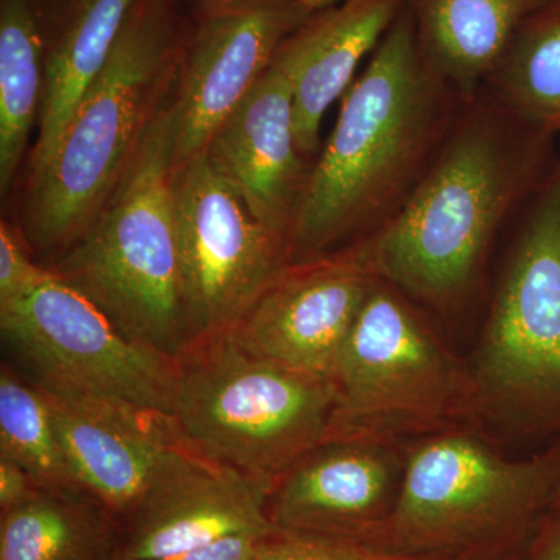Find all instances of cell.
I'll return each instance as SVG.
<instances>
[{"label": "cell", "instance_id": "obj_21", "mask_svg": "<svg viewBox=\"0 0 560 560\" xmlns=\"http://www.w3.org/2000/svg\"><path fill=\"white\" fill-rule=\"evenodd\" d=\"M49 0H0V191L11 189L38 125Z\"/></svg>", "mask_w": 560, "mask_h": 560}, {"label": "cell", "instance_id": "obj_19", "mask_svg": "<svg viewBox=\"0 0 560 560\" xmlns=\"http://www.w3.org/2000/svg\"><path fill=\"white\" fill-rule=\"evenodd\" d=\"M555 0H418L419 39L441 79L475 90L499 68L518 32Z\"/></svg>", "mask_w": 560, "mask_h": 560}, {"label": "cell", "instance_id": "obj_2", "mask_svg": "<svg viewBox=\"0 0 560 560\" xmlns=\"http://www.w3.org/2000/svg\"><path fill=\"white\" fill-rule=\"evenodd\" d=\"M550 136L493 116L470 117L396 212L353 254L378 279L445 311L463 300L501 221L533 198L559 154Z\"/></svg>", "mask_w": 560, "mask_h": 560}, {"label": "cell", "instance_id": "obj_28", "mask_svg": "<svg viewBox=\"0 0 560 560\" xmlns=\"http://www.w3.org/2000/svg\"><path fill=\"white\" fill-rule=\"evenodd\" d=\"M530 560H560V518L540 534Z\"/></svg>", "mask_w": 560, "mask_h": 560}, {"label": "cell", "instance_id": "obj_5", "mask_svg": "<svg viewBox=\"0 0 560 560\" xmlns=\"http://www.w3.org/2000/svg\"><path fill=\"white\" fill-rule=\"evenodd\" d=\"M337 408L334 382L250 355L226 334L191 342L175 359L172 418L180 436L268 497L329 441Z\"/></svg>", "mask_w": 560, "mask_h": 560}, {"label": "cell", "instance_id": "obj_16", "mask_svg": "<svg viewBox=\"0 0 560 560\" xmlns=\"http://www.w3.org/2000/svg\"><path fill=\"white\" fill-rule=\"evenodd\" d=\"M401 474L389 445L326 442L280 478L267 514L279 529L371 540L396 503Z\"/></svg>", "mask_w": 560, "mask_h": 560}, {"label": "cell", "instance_id": "obj_18", "mask_svg": "<svg viewBox=\"0 0 560 560\" xmlns=\"http://www.w3.org/2000/svg\"><path fill=\"white\" fill-rule=\"evenodd\" d=\"M136 0H49L46 79L28 178L49 164L73 109L97 79Z\"/></svg>", "mask_w": 560, "mask_h": 560}, {"label": "cell", "instance_id": "obj_12", "mask_svg": "<svg viewBox=\"0 0 560 560\" xmlns=\"http://www.w3.org/2000/svg\"><path fill=\"white\" fill-rule=\"evenodd\" d=\"M298 27L296 0H220L201 7L173 94L175 171L205 153L213 132Z\"/></svg>", "mask_w": 560, "mask_h": 560}, {"label": "cell", "instance_id": "obj_22", "mask_svg": "<svg viewBox=\"0 0 560 560\" xmlns=\"http://www.w3.org/2000/svg\"><path fill=\"white\" fill-rule=\"evenodd\" d=\"M497 72L514 119L550 138L559 136L560 0L523 25Z\"/></svg>", "mask_w": 560, "mask_h": 560}, {"label": "cell", "instance_id": "obj_4", "mask_svg": "<svg viewBox=\"0 0 560 560\" xmlns=\"http://www.w3.org/2000/svg\"><path fill=\"white\" fill-rule=\"evenodd\" d=\"M175 149L172 97L105 208L54 270L128 338L171 359L191 342L176 228Z\"/></svg>", "mask_w": 560, "mask_h": 560}, {"label": "cell", "instance_id": "obj_23", "mask_svg": "<svg viewBox=\"0 0 560 560\" xmlns=\"http://www.w3.org/2000/svg\"><path fill=\"white\" fill-rule=\"evenodd\" d=\"M0 456L20 464L39 489H80L38 386L10 368L0 374Z\"/></svg>", "mask_w": 560, "mask_h": 560}, {"label": "cell", "instance_id": "obj_13", "mask_svg": "<svg viewBox=\"0 0 560 560\" xmlns=\"http://www.w3.org/2000/svg\"><path fill=\"white\" fill-rule=\"evenodd\" d=\"M267 501L264 489L183 438L121 525V559H160L237 534L271 533Z\"/></svg>", "mask_w": 560, "mask_h": 560}, {"label": "cell", "instance_id": "obj_6", "mask_svg": "<svg viewBox=\"0 0 560 560\" xmlns=\"http://www.w3.org/2000/svg\"><path fill=\"white\" fill-rule=\"evenodd\" d=\"M560 492V438L506 459L456 429L420 441L371 541L423 560H460L522 540Z\"/></svg>", "mask_w": 560, "mask_h": 560}, {"label": "cell", "instance_id": "obj_8", "mask_svg": "<svg viewBox=\"0 0 560 560\" xmlns=\"http://www.w3.org/2000/svg\"><path fill=\"white\" fill-rule=\"evenodd\" d=\"M334 383L338 408L327 442L389 445L453 430L478 412L471 372L381 279L350 331Z\"/></svg>", "mask_w": 560, "mask_h": 560}, {"label": "cell", "instance_id": "obj_20", "mask_svg": "<svg viewBox=\"0 0 560 560\" xmlns=\"http://www.w3.org/2000/svg\"><path fill=\"white\" fill-rule=\"evenodd\" d=\"M120 523L80 489H36L0 511V560H121Z\"/></svg>", "mask_w": 560, "mask_h": 560}, {"label": "cell", "instance_id": "obj_1", "mask_svg": "<svg viewBox=\"0 0 560 560\" xmlns=\"http://www.w3.org/2000/svg\"><path fill=\"white\" fill-rule=\"evenodd\" d=\"M401 10L370 65L342 95L337 125L308 173L289 234L291 264L377 230L427 172L445 124V91Z\"/></svg>", "mask_w": 560, "mask_h": 560}, {"label": "cell", "instance_id": "obj_31", "mask_svg": "<svg viewBox=\"0 0 560 560\" xmlns=\"http://www.w3.org/2000/svg\"><path fill=\"white\" fill-rule=\"evenodd\" d=\"M552 510L560 512V492H559L558 499H556V501H555V506H552Z\"/></svg>", "mask_w": 560, "mask_h": 560}, {"label": "cell", "instance_id": "obj_9", "mask_svg": "<svg viewBox=\"0 0 560 560\" xmlns=\"http://www.w3.org/2000/svg\"><path fill=\"white\" fill-rule=\"evenodd\" d=\"M0 327L31 364L38 385L114 397L172 416L175 359L128 338L54 270L20 300L0 305Z\"/></svg>", "mask_w": 560, "mask_h": 560}, {"label": "cell", "instance_id": "obj_14", "mask_svg": "<svg viewBox=\"0 0 560 560\" xmlns=\"http://www.w3.org/2000/svg\"><path fill=\"white\" fill-rule=\"evenodd\" d=\"M35 385L80 488L124 525L183 440L175 420L131 401Z\"/></svg>", "mask_w": 560, "mask_h": 560}, {"label": "cell", "instance_id": "obj_11", "mask_svg": "<svg viewBox=\"0 0 560 560\" xmlns=\"http://www.w3.org/2000/svg\"><path fill=\"white\" fill-rule=\"evenodd\" d=\"M377 280L352 249L293 261L224 334L250 355L334 382Z\"/></svg>", "mask_w": 560, "mask_h": 560}, {"label": "cell", "instance_id": "obj_15", "mask_svg": "<svg viewBox=\"0 0 560 560\" xmlns=\"http://www.w3.org/2000/svg\"><path fill=\"white\" fill-rule=\"evenodd\" d=\"M205 153L254 217L289 242L308 173L294 132L293 80L278 54Z\"/></svg>", "mask_w": 560, "mask_h": 560}, {"label": "cell", "instance_id": "obj_24", "mask_svg": "<svg viewBox=\"0 0 560 560\" xmlns=\"http://www.w3.org/2000/svg\"><path fill=\"white\" fill-rule=\"evenodd\" d=\"M253 560H423L399 555L357 537L276 528Z\"/></svg>", "mask_w": 560, "mask_h": 560}, {"label": "cell", "instance_id": "obj_10", "mask_svg": "<svg viewBox=\"0 0 560 560\" xmlns=\"http://www.w3.org/2000/svg\"><path fill=\"white\" fill-rule=\"evenodd\" d=\"M175 208L184 308L195 342L224 334L245 315L291 264L289 242L254 217L206 153L176 168Z\"/></svg>", "mask_w": 560, "mask_h": 560}, {"label": "cell", "instance_id": "obj_30", "mask_svg": "<svg viewBox=\"0 0 560 560\" xmlns=\"http://www.w3.org/2000/svg\"><path fill=\"white\" fill-rule=\"evenodd\" d=\"M198 2H200V5H209V3H215V2H220V0H198Z\"/></svg>", "mask_w": 560, "mask_h": 560}, {"label": "cell", "instance_id": "obj_27", "mask_svg": "<svg viewBox=\"0 0 560 560\" xmlns=\"http://www.w3.org/2000/svg\"><path fill=\"white\" fill-rule=\"evenodd\" d=\"M36 489L39 488L20 464L0 456V511L24 503Z\"/></svg>", "mask_w": 560, "mask_h": 560}, {"label": "cell", "instance_id": "obj_7", "mask_svg": "<svg viewBox=\"0 0 560 560\" xmlns=\"http://www.w3.org/2000/svg\"><path fill=\"white\" fill-rule=\"evenodd\" d=\"M478 412L530 440L560 438V154L501 280L474 371Z\"/></svg>", "mask_w": 560, "mask_h": 560}, {"label": "cell", "instance_id": "obj_3", "mask_svg": "<svg viewBox=\"0 0 560 560\" xmlns=\"http://www.w3.org/2000/svg\"><path fill=\"white\" fill-rule=\"evenodd\" d=\"M190 32L176 0L132 3L49 164L28 178L24 234L35 248L65 254L90 230L172 101Z\"/></svg>", "mask_w": 560, "mask_h": 560}, {"label": "cell", "instance_id": "obj_25", "mask_svg": "<svg viewBox=\"0 0 560 560\" xmlns=\"http://www.w3.org/2000/svg\"><path fill=\"white\" fill-rule=\"evenodd\" d=\"M25 237L9 221L0 224V305L20 300L39 282L47 268L33 264Z\"/></svg>", "mask_w": 560, "mask_h": 560}, {"label": "cell", "instance_id": "obj_29", "mask_svg": "<svg viewBox=\"0 0 560 560\" xmlns=\"http://www.w3.org/2000/svg\"><path fill=\"white\" fill-rule=\"evenodd\" d=\"M341 0H296V14L300 25L304 24L313 14L337 5Z\"/></svg>", "mask_w": 560, "mask_h": 560}, {"label": "cell", "instance_id": "obj_17", "mask_svg": "<svg viewBox=\"0 0 560 560\" xmlns=\"http://www.w3.org/2000/svg\"><path fill=\"white\" fill-rule=\"evenodd\" d=\"M404 0H345L313 14L279 47L294 86V132L302 156L316 153L324 116L377 49Z\"/></svg>", "mask_w": 560, "mask_h": 560}, {"label": "cell", "instance_id": "obj_26", "mask_svg": "<svg viewBox=\"0 0 560 560\" xmlns=\"http://www.w3.org/2000/svg\"><path fill=\"white\" fill-rule=\"evenodd\" d=\"M271 533L237 534V536L224 537V539L205 545V547L150 560H253L260 541Z\"/></svg>", "mask_w": 560, "mask_h": 560}]
</instances>
